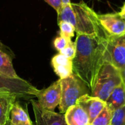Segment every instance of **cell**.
I'll return each instance as SVG.
<instances>
[{"instance_id":"cell-19","label":"cell","mask_w":125,"mask_h":125,"mask_svg":"<svg viewBox=\"0 0 125 125\" xmlns=\"http://www.w3.org/2000/svg\"><path fill=\"white\" fill-rule=\"evenodd\" d=\"M111 125H125V105L113 111Z\"/></svg>"},{"instance_id":"cell-1","label":"cell","mask_w":125,"mask_h":125,"mask_svg":"<svg viewBox=\"0 0 125 125\" xmlns=\"http://www.w3.org/2000/svg\"><path fill=\"white\" fill-rule=\"evenodd\" d=\"M108 40L99 37L77 34L76 53L73 59V71L91 90L105 62Z\"/></svg>"},{"instance_id":"cell-26","label":"cell","mask_w":125,"mask_h":125,"mask_svg":"<svg viewBox=\"0 0 125 125\" xmlns=\"http://www.w3.org/2000/svg\"><path fill=\"white\" fill-rule=\"evenodd\" d=\"M10 125V120H9V121H8V122L6 123V125Z\"/></svg>"},{"instance_id":"cell-2","label":"cell","mask_w":125,"mask_h":125,"mask_svg":"<svg viewBox=\"0 0 125 125\" xmlns=\"http://www.w3.org/2000/svg\"><path fill=\"white\" fill-rule=\"evenodd\" d=\"M57 22L66 21L71 23L77 34H85L108 39L109 36L100 25L98 13L83 1L63 5L57 14Z\"/></svg>"},{"instance_id":"cell-11","label":"cell","mask_w":125,"mask_h":125,"mask_svg":"<svg viewBox=\"0 0 125 125\" xmlns=\"http://www.w3.org/2000/svg\"><path fill=\"white\" fill-rule=\"evenodd\" d=\"M12 59V52L0 41V73L7 77L18 78L19 76L13 67Z\"/></svg>"},{"instance_id":"cell-18","label":"cell","mask_w":125,"mask_h":125,"mask_svg":"<svg viewBox=\"0 0 125 125\" xmlns=\"http://www.w3.org/2000/svg\"><path fill=\"white\" fill-rule=\"evenodd\" d=\"M58 25L60 29L59 34L69 40H72V37H74L75 29V27L70 23L66 21H61L58 23Z\"/></svg>"},{"instance_id":"cell-23","label":"cell","mask_w":125,"mask_h":125,"mask_svg":"<svg viewBox=\"0 0 125 125\" xmlns=\"http://www.w3.org/2000/svg\"><path fill=\"white\" fill-rule=\"evenodd\" d=\"M118 14H119V15L122 19L125 20V2L124 3V4L122 5V8L120 9V11L118 12Z\"/></svg>"},{"instance_id":"cell-15","label":"cell","mask_w":125,"mask_h":125,"mask_svg":"<svg viewBox=\"0 0 125 125\" xmlns=\"http://www.w3.org/2000/svg\"><path fill=\"white\" fill-rule=\"evenodd\" d=\"M16 100L13 94L0 93V125H5L10 120L12 107Z\"/></svg>"},{"instance_id":"cell-22","label":"cell","mask_w":125,"mask_h":125,"mask_svg":"<svg viewBox=\"0 0 125 125\" xmlns=\"http://www.w3.org/2000/svg\"><path fill=\"white\" fill-rule=\"evenodd\" d=\"M47 4H48L51 7H53L57 12V14L59 13L63 4L62 0H43Z\"/></svg>"},{"instance_id":"cell-9","label":"cell","mask_w":125,"mask_h":125,"mask_svg":"<svg viewBox=\"0 0 125 125\" xmlns=\"http://www.w3.org/2000/svg\"><path fill=\"white\" fill-rule=\"evenodd\" d=\"M31 103L36 125H67L64 114L44 110L39 106L37 101L33 100H31Z\"/></svg>"},{"instance_id":"cell-16","label":"cell","mask_w":125,"mask_h":125,"mask_svg":"<svg viewBox=\"0 0 125 125\" xmlns=\"http://www.w3.org/2000/svg\"><path fill=\"white\" fill-rule=\"evenodd\" d=\"M10 125H34L27 112L16 100L12 105L10 116Z\"/></svg>"},{"instance_id":"cell-24","label":"cell","mask_w":125,"mask_h":125,"mask_svg":"<svg viewBox=\"0 0 125 125\" xmlns=\"http://www.w3.org/2000/svg\"><path fill=\"white\" fill-rule=\"evenodd\" d=\"M119 72H120V74H121V76H122V82H123V83L125 84V67L119 69Z\"/></svg>"},{"instance_id":"cell-21","label":"cell","mask_w":125,"mask_h":125,"mask_svg":"<svg viewBox=\"0 0 125 125\" xmlns=\"http://www.w3.org/2000/svg\"><path fill=\"white\" fill-rule=\"evenodd\" d=\"M70 41H71V40H69L67 38H65V37H62V36H61L59 34L58 37H56L54 39V40H53V46L59 52L62 50H63L67 45V44L69 43Z\"/></svg>"},{"instance_id":"cell-14","label":"cell","mask_w":125,"mask_h":125,"mask_svg":"<svg viewBox=\"0 0 125 125\" xmlns=\"http://www.w3.org/2000/svg\"><path fill=\"white\" fill-rule=\"evenodd\" d=\"M106 105L114 111L125 105V86L122 82L111 93L105 101Z\"/></svg>"},{"instance_id":"cell-7","label":"cell","mask_w":125,"mask_h":125,"mask_svg":"<svg viewBox=\"0 0 125 125\" xmlns=\"http://www.w3.org/2000/svg\"><path fill=\"white\" fill-rule=\"evenodd\" d=\"M61 97V81L59 79L53 83L49 87L40 90L38 94L37 95V104L44 110L54 111L55 108L59 105Z\"/></svg>"},{"instance_id":"cell-3","label":"cell","mask_w":125,"mask_h":125,"mask_svg":"<svg viewBox=\"0 0 125 125\" xmlns=\"http://www.w3.org/2000/svg\"><path fill=\"white\" fill-rule=\"evenodd\" d=\"M122 82L119 69L105 62L96 78L90 94L105 102L112 91Z\"/></svg>"},{"instance_id":"cell-20","label":"cell","mask_w":125,"mask_h":125,"mask_svg":"<svg viewBox=\"0 0 125 125\" xmlns=\"http://www.w3.org/2000/svg\"><path fill=\"white\" fill-rule=\"evenodd\" d=\"M59 53L64 55V56L67 57L68 59L73 60L76 53V45L75 42H73L72 40L70 41L67 45L63 50L59 51Z\"/></svg>"},{"instance_id":"cell-25","label":"cell","mask_w":125,"mask_h":125,"mask_svg":"<svg viewBox=\"0 0 125 125\" xmlns=\"http://www.w3.org/2000/svg\"><path fill=\"white\" fill-rule=\"evenodd\" d=\"M62 1L63 5H67V4H69L71 3L70 0H62Z\"/></svg>"},{"instance_id":"cell-12","label":"cell","mask_w":125,"mask_h":125,"mask_svg":"<svg viewBox=\"0 0 125 125\" xmlns=\"http://www.w3.org/2000/svg\"><path fill=\"white\" fill-rule=\"evenodd\" d=\"M51 64L59 79H64L73 73V60L59 53L51 59Z\"/></svg>"},{"instance_id":"cell-13","label":"cell","mask_w":125,"mask_h":125,"mask_svg":"<svg viewBox=\"0 0 125 125\" xmlns=\"http://www.w3.org/2000/svg\"><path fill=\"white\" fill-rule=\"evenodd\" d=\"M64 115L67 125H90L89 116L77 103L70 107Z\"/></svg>"},{"instance_id":"cell-17","label":"cell","mask_w":125,"mask_h":125,"mask_svg":"<svg viewBox=\"0 0 125 125\" xmlns=\"http://www.w3.org/2000/svg\"><path fill=\"white\" fill-rule=\"evenodd\" d=\"M113 111L106 105L90 125H111Z\"/></svg>"},{"instance_id":"cell-10","label":"cell","mask_w":125,"mask_h":125,"mask_svg":"<svg viewBox=\"0 0 125 125\" xmlns=\"http://www.w3.org/2000/svg\"><path fill=\"white\" fill-rule=\"evenodd\" d=\"M78 104L89 116L90 124L100 114L106 106V103L103 100L86 94L81 96L76 103Z\"/></svg>"},{"instance_id":"cell-8","label":"cell","mask_w":125,"mask_h":125,"mask_svg":"<svg viewBox=\"0 0 125 125\" xmlns=\"http://www.w3.org/2000/svg\"><path fill=\"white\" fill-rule=\"evenodd\" d=\"M98 20L109 37H120L125 35V20L118 12L98 14Z\"/></svg>"},{"instance_id":"cell-4","label":"cell","mask_w":125,"mask_h":125,"mask_svg":"<svg viewBox=\"0 0 125 125\" xmlns=\"http://www.w3.org/2000/svg\"><path fill=\"white\" fill-rule=\"evenodd\" d=\"M60 81L62 97L59 106L60 112L64 114L70 107L76 104L81 96L89 94L90 90L74 73L64 79H60Z\"/></svg>"},{"instance_id":"cell-5","label":"cell","mask_w":125,"mask_h":125,"mask_svg":"<svg viewBox=\"0 0 125 125\" xmlns=\"http://www.w3.org/2000/svg\"><path fill=\"white\" fill-rule=\"evenodd\" d=\"M40 89L21 78H12L0 73V93L15 95L17 98L29 100L37 97Z\"/></svg>"},{"instance_id":"cell-6","label":"cell","mask_w":125,"mask_h":125,"mask_svg":"<svg viewBox=\"0 0 125 125\" xmlns=\"http://www.w3.org/2000/svg\"><path fill=\"white\" fill-rule=\"evenodd\" d=\"M105 62L118 69L125 67V35L108 37Z\"/></svg>"}]
</instances>
